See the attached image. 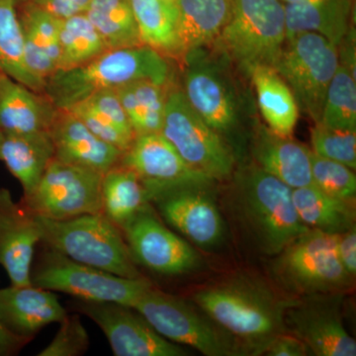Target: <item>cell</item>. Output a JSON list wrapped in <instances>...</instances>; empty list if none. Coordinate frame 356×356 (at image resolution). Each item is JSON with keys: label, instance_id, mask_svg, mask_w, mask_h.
Returning <instances> with one entry per match:
<instances>
[{"label": "cell", "instance_id": "6da1fadb", "mask_svg": "<svg viewBox=\"0 0 356 356\" xmlns=\"http://www.w3.org/2000/svg\"><path fill=\"white\" fill-rule=\"evenodd\" d=\"M192 299L236 339L245 355H264L274 337L287 332L285 312L295 300L248 274L203 288Z\"/></svg>", "mask_w": 356, "mask_h": 356}, {"label": "cell", "instance_id": "7a4b0ae2", "mask_svg": "<svg viewBox=\"0 0 356 356\" xmlns=\"http://www.w3.org/2000/svg\"><path fill=\"white\" fill-rule=\"evenodd\" d=\"M232 208L252 245L270 257L310 229L295 209L292 188L254 163L236 172Z\"/></svg>", "mask_w": 356, "mask_h": 356}, {"label": "cell", "instance_id": "3957f363", "mask_svg": "<svg viewBox=\"0 0 356 356\" xmlns=\"http://www.w3.org/2000/svg\"><path fill=\"white\" fill-rule=\"evenodd\" d=\"M168 58L145 44L107 50L74 69L57 70L46 81L44 95L57 109H67L89 96L135 81L172 83Z\"/></svg>", "mask_w": 356, "mask_h": 356}, {"label": "cell", "instance_id": "277c9868", "mask_svg": "<svg viewBox=\"0 0 356 356\" xmlns=\"http://www.w3.org/2000/svg\"><path fill=\"white\" fill-rule=\"evenodd\" d=\"M182 63V91L189 104L227 143L233 140L250 111L231 62L214 49L201 48L187 54Z\"/></svg>", "mask_w": 356, "mask_h": 356}, {"label": "cell", "instance_id": "5b68a950", "mask_svg": "<svg viewBox=\"0 0 356 356\" xmlns=\"http://www.w3.org/2000/svg\"><path fill=\"white\" fill-rule=\"evenodd\" d=\"M41 242L72 261L126 278L144 276L134 261L123 233L103 213L55 221L36 216Z\"/></svg>", "mask_w": 356, "mask_h": 356}, {"label": "cell", "instance_id": "8992f818", "mask_svg": "<svg viewBox=\"0 0 356 356\" xmlns=\"http://www.w3.org/2000/svg\"><path fill=\"white\" fill-rule=\"evenodd\" d=\"M285 42L282 1L234 0L231 18L211 47L248 76L254 67H274Z\"/></svg>", "mask_w": 356, "mask_h": 356}, {"label": "cell", "instance_id": "52a82bcc", "mask_svg": "<svg viewBox=\"0 0 356 356\" xmlns=\"http://www.w3.org/2000/svg\"><path fill=\"white\" fill-rule=\"evenodd\" d=\"M274 257V280L294 297L346 293L353 286L337 257L336 235L310 229Z\"/></svg>", "mask_w": 356, "mask_h": 356}, {"label": "cell", "instance_id": "ba28073f", "mask_svg": "<svg viewBox=\"0 0 356 356\" xmlns=\"http://www.w3.org/2000/svg\"><path fill=\"white\" fill-rule=\"evenodd\" d=\"M161 336L207 356L245 355L235 339L200 308L154 286L133 307Z\"/></svg>", "mask_w": 356, "mask_h": 356}, {"label": "cell", "instance_id": "9c48e42d", "mask_svg": "<svg viewBox=\"0 0 356 356\" xmlns=\"http://www.w3.org/2000/svg\"><path fill=\"white\" fill-rule=\"evenodd\" d=\"M32 268L34 286L67 293L77 300L134 307L153 284L145 277L126 278L86 266L47 248Z\"/></svg>", "mask_w": 356, "mask_h": 356}, {"label": "cell", "instance_id": "30bf717a", "mask_svg": "<svg viewBox=\"0 0 356 356\" xmlns=\"http://www.w3.org/2000/svg\"><path fill=\"white\" fill-rule=\"evenodd\" d=\"M339 65L337 44L317 33L303 32L286 40L273 69L291 89L299 111L318 123Z\"/></svg>", "mask_w": 356, "mask_h": 356}, {"label": "cell", "instance_id": "8fae6325", "mask_svg": "<svg viewBox=\"0 0 356 356\" xmlns=\"http://www.w3.org/2000/svg\"><path fill=\"white\" fill-rule=\"evenodd\" d=\"M161 134L195 172L212 180L233 175V149L192 108L182 89L168 91Z\"/></svg>", "mask_w": 356, "mask_h": 356}, {"label": "cell", "instance_id": "7c38bea8", "mask_svg": "<svg viewBox=\"0 0 356 356\" xmlns=\"http://www.w3.org/2000/svg\"><path fill=\"white\" fill-rule=\"evenodd\" d=\"M103 175L54 158L21 202L36 216L63 221L102 213Z\"/></svg>", "mask_w": 356, "mask_h": 356}, {"label": "cell", "instance_id": "4fadbf2b", "mask_svg": "<svg viewBox=\"0 0 356 356\" xmlns=\"http://www.w3.org/2000/svg\"><path fill=\"white\" fill-rule=\"evenodd\" d=\"M343 292L297 297L285 312L287 332L317 356H355L356 341L343 321Z\"/></svg>", "mask_w": 356, "mask_h": 356}, {"label": "cell", "instance_id": "5bb4252c", "mask_svg": "<svg viewBox=\"0 0 356 356\" xmlns=\"http://www.w3.org/2000/svg\"><path fill=\"white\" fill-rule=\"evenodd\" d=\"M74 308L104 332L116 356H186L188 350L159 334L133 307L77 300Z\"/></svg>", "mask_w": 356, "mask_h": 356}, {"label": "cell", "instance_id": "9a60e30c", "mask_svg": "<svg viewBox=\"0 0 356 356\" xmlns=\"http://www.w3.org/2000/svg\"><path fill=\"white\" fill-rule=\"evenodd\" d=\"M136 264L161 275L191 273L201 266L200 255L154 216L151 205L121 229Z\"/></svg>", "mask_w": 356, "mask_h": 356}, {"label": "cell", "instance_id": "2e32d148", "mask_svg": "<svg viewBox=\"0 0 356 356\" xmlns=\"http://www.w3.org/2000/svg\"><path fill=\"white\" fill-rule=\"evenodd\" d=\"M208 184L177 185L152 198L161 217L199 248L217 247L225 236V222Z\"/></svg>", "mask_w": 356, "mask_h": 356}, {"label": "cell", "instance_id": "e0dca14e", "mask_svg": "<svg viewBox=\"0 0 356 356\" xmlns=\"http://www.w3.org/2000/svg\"><path fill=\"white\" fill-rule=\"evenodd\" d=\"M119 165L130 168L139 177L149 202L159 192L170 187L214 181L192 170L161 133L136 136L122 154Z\"/></svg>", "mask_w": 356, "mask_h": 356}, {"label": "cell", "instance_id": "ac0fdd59", "mask_svg": "<svg viewBox=\"0 0 356 356\" xmlns=\"http://www.w3.org/2000/svg\"><path fill=\"white\" fill-rule=\"evenodd\" d=\"M41 242L36 217L22 202H15L6 188H0V266L11 285L31 284L35 248Z\"/></svg>", "mask_w": 356, "mask_h": 356}, {"label": "cell", "instance_id": "d6986e66", "mask_svg": "<svg viewBox=\"0 0 356 356\" xmlns=\"http://www.w3.org/2000/svg\"><path fill=\"white\" fill-rule=\"evenodd\" d=\"M55 159L93 172H108L123 152L95 136L69 110L58 109L50 128Z\"/></svg>", "mask_w": 356, "mask_h": 356}, {"label": "cell", "instance_id": "ffe728a7", "mask_svg": "<svg viewBox=\"0 0 356 356\" xmlns=\"http://www.w3.org/2000/svg\"><path fill=\"white\" fill-rule=\"evenodd\" d=\"M67 315L50 290L32 284L0 289V324L20 339L31 341L40 330L62 322Z\"/></svg>", "mask_w": 356, "mask_h": 356}, {"label": "cell", "instance_id": "44dd1931", "mask_svg": "<svg viewBox=\"0 0 356 356\" xmlns=\"http://www.w3.org/2000/svg\"><path fill=\"white\" fill-rule=\"evenodd\" d=\"M252 154L254 165L290 188L312 184V151L291 137L257 126L252 131Z\"/></svg>", "mask_w": 356, "mask_h": 356}, {"label": "cell", "instance_id": "7402d4cb", "mask_svg": "<svg viewBox=\"0 0 356 356\" xmlns=\"http://www.w3.org/2000/svg\"><path fill=\"white\" fill-rule=\"evenodd\" d=\"M41 95L0 72V132L25 135L50 131L58 109Z\"/></svg>", "mask_w": 356, "mask_h": 356}, {"label": "cell", "instance_id": "603a6c76", "mask_svg": "<svg viewBox=\"0 0 356 356\" xmlns=\"http://www.w3.org/2000/svg\"><path fill=\"white\" fill-rule=\"evenodd\" d=\"M18 13L26 67L44 83L57 72L60 60V19L29 1Z\"/></svg>", "mask_w": 356, "mask_h": 356}, {"label": "cell", "instance_id": "cb8c5ba5", "mask_svg": "<svg viewBox=\"0 0 356 356\" xmlns=\"http://www.w3.org/2000/svg\"><path fill=\"white\" fill-rule=\"evenodd\" d=\"M180 57L209 48L229 22L234 0H175Z\"/></svg>", "mask_w": 356, "mask_h": 356}, {"label": "cell", "instance_id": "d4e9b609", "mask_svg": "<svg viewBox=\"0 0 356 356\" xmlns=\"http://www.w3.org/2000/svg\"><path fill=\"white\" fill-rule=\"evenodd\" d=\"M54 158L50 131L25 135L0 132V161L20 182L23 197L32 193Z\"/></svg>", "mask_w": 356, "mask_h": 356}, {"label": "cell", "instance_id": "484cf974", "mask_svg": "<svg viewBox=\"0 0 356 356\" xmlns=\"http://www.w3.org/2000/svg\"><path fill=\"white\" fill-rule=\"evenodd\" d=\"M284 8L286 40L313 32L339 46L350 27V0H300Z\"/></svg>", "mask_w": 356, "mask_h": 356}, {"label": "cell", "instance_id": "4316f807", "mask_svg": "<svg viewBox=\"0 0 356 356\" xmlns=\"http://www.w3.org/2000/svg\"><path fill=\"white\" fill-rule=\"evenodd\" d=\"M248 76L269 130L281 137H291L299 117L298 105L291 89L271 67H254Z\"/></svg>", "mask_w": 356, "mask_h": 356}, {"label": "cell", "instance_id": "83f0119b", "mask_svg": "<svg viewBox=\"0 0 356 356\" xmlns=\"http://www.w3.org/2000/svg\"><path fill=\"white\" fill-rule=\"evenodd\" d=\"M140 41L165 58L180 57L175 0H130Z\"/></svg>", "mask_w": 356, "mask_h": 356}, {"label": "cell", "instance_id": "f1b7e54d", "mask_svg": "<svg viewBox=\"0 0 356 356\" xmlns=\"http://www.w3.org/2000/svg\"><path fill=\"white\" fill-rule=\"evenodd\" d=\"M295 209L311 229L337 235L355 226V202L332 197L313 184L292 189Z\"/></svg>", "mask_w": 356, "mask_h": 356}, {"label": "cell", "instance_id": "f546056e", "mask_svg": "<svg viewBox=\"0 0 356 356\" xmlns=\"http://www.w3.org/2000/svg\"><path fill=\"white\" fill-rule=\"evenodd\" d=\"M102 202L103 214L120 229L151 203L139 177L119 163L103 175Z\"/></svg>", "mask_w": 356, "mask_h": 356}, {"label": "cell", "instance_id": "4dcf8cb0", "mask_svg": "<svg viewBox=\"0 0 356 356\" xmlns=\"http://www.w3.org/2000/svg\"><path fill=\"white\" fill-rule=\"evenodd\" d=\"M170 84L135 81L115 89L135 136L161 133Z\"/></svg>", "mask_w": 356, "mask_h": 356}, {"label": "cell", "instance_id": "1f68e13d", "mask_svg": "<svg viewBox=\"0 0 356 356\" xmlns=\"http://www.w3.org/2000/svg\"><path fill=\"white\" fill-rule=\"evenodd\" d=\"M84 14L108 50L142 44L130 0H91Z\"/></svg>", "mask_w": 356, "mask_h": 356}, {"label": "cell", "instance_id": "d6a6232c", "mask_svg": "<svg viewBox=\"0 0 356 356\" xmlns=\"http://www.w3.org/2000/svg\"><path fill=\"white\" fill-rule=\"evenodd\" d=\"M0 72L37 92H44V83L25 65L18 6L14 0H0Z\"/></svg>", "mask_w": 356, "mask_h": 356}, {"label": "cell", "instance_id": "836d02e7", "mask_svg": "<svg viewBox=\"0 0 356 356\" xmlns=\"http://www.w3.org/2000/svg\"><path fill=\"white\" fill-rule=\"evenodd\" d=\"M108 50L86 14L60 19L58 70L74 69Z\"/></svg>", "mask_w": 356, "mask_h": 356}, {"label": "cell", "instance_id": "e575fe53", "mask_svg": "<svg viewBox=\"0 0 356 356\" xmlns=\"http://www.w3.org/2000/svg\"><path fill=\"white\" fill-rule=\"evenodd\" d=\"M318 123L327 127L356 130L355 76L343 65H339L327 88Z\"/></svg>", "mask_w": 356, "mask_h": 356}, {"label": "cell", "instance_id": "d590c367", "mask_svg": "<svg viewBox=\"0 0 356 356\" xmlns=\"http://www.w3.org/2000/svg\"><path fill=\"white\" fill-rule=\"evenodd\" d=\"M312 184L325 194L355 202L356 177L353 168L312 152Z\"/></svg>", "mask_w": 356, "mask_h": 356}, {"label": "cell", "instance_id": "8d00e7d4", "mask_svg": "<svg viewBox=\"0 0 356 356\" xmlns=\"http://www.w3.org/2000/svg\"><path fill=\"white\" fill-rule=\"evenodd\" d=\"M313 154L356 168V130L327 127L315 123L311 131Z\"/></svg>", "mask_w": 356, "mask_h": 356}, {"label": "cell", "instance_id": "74e56055", "mask_svg": "<svg viewBox=\"0 0 356 356\" xmlns=\"http://www.w3.org/2000/svg\"><path fill=\"white\" fill-rule=\"evenodd\" d=\"M55 339L39 356H77L83 355L89 348V336L77 315L65 316Z\"/></svg>", "mask_w": 356, "mask_h": 356}, {"label": "cell", "instance_id": "f35d334b", "mask_svg": "<svg viewBox=\"0 0 356 356\" xmlns=\"http://www.w3.org/2000/svg\"><path fill=\"white\" fill-rule=\"evenodd\" d=\"M65 110H69L72 114L76 115L77 118L99 139L117 147L123 153L127 151L135 139L124 133L106 116L99 113L97 110L93 109L86 103H76L74 106Z\"/></svg>", "mask_w": 356, "mask_h": 356}, {"label": "cell", "instance_id": "ab89813d", "mask_svg": "<svg viewBox=\"0 0 356 356\" xmlns=\"http://www.w3.org/2000/svg\"><path fill=\"white\" fill-rule=\"evenodd\" d=\"M81 102L86 103L93 109L97 110L99 113L106 116L124 133L127 134L131 137H136L132 126L129 122L127 115L124 111L120 99H119L115 89L95 93V95L89 96L88 98Z\"/></svg>", "mask_w": 356, "mask_h": 356}, {"label": "cell", "instance_id": "60d3db41", "mask_svg": "<svg viewBox=\"0 0 356 356\" xmlns=\"http://www.w3.org/2000/svg\"><path fill=\"white\" fill-rule=\"evenodd\" d=\"M31 2L58 19L86 13L91 0H25Z\"/></svg>", "mask_w": 356, "mask_h": 356}, {"label": "cell", "instance_id": "b9f144b4", "mask_svg": "<svg viewBox=\"0 0 356 356\" xmlns=\"http://www.w3.org/2000/svg\"><path fill=\"white\" fill-rule=\"evenodd\" d=\"M264 355L268 356H305L311 355L305 343L289 332L274 337Z\"/></svg>", "mask_w": 356, "mask_h": 356}, {"label": "cell", "instance_id": "7bdbcfd3", "mask_svg": "<svg viewBox=\"0 0 356 356\" xmlns=\"http://www.w3.org/2000/svg\"><path fill=\"white\" fill-rule=\"evenodd\" d=\"M337 257L343 268L350 275L356 274V227H351L343 233L336 235Z\"/></svg>", "mask_w": 356, "mask_h": 356}, {"label": "cell", "instance_id": "ee69618b", "mask_svg": "<svg viewBox=\"0 0 356 356\" xmlns=\"http://www.w3.org/2000/svg\"><path fill=\"white\" fill-rule=\"evenodd\" d=\"M339 51V65L348 67L355 76V27H350L348 31L344 35L341 43L337 46Z\"/></svg>", "mask_w": 356, "mask_h": 356}, {"label": "cell", "instance_id": "f6af8a7d", "mask_svg": "<svg viewBox=\"0 0 356 356\" xmlns=\"http://www.w3.org/2000/svg\"><path fill=\"white\" fill-rule=\"evenodd\" d=\"M27 339H20L10 334L0 324V356H7L17 353L22 346L27 344Z\"/></svg>", "mask_w": 356, "mask_h": 356}, {"label": "cell", "instance_id": "bcb514c9", "mask_svg": "<svg viewBox=\"0 0 356 356\" xmlns=\"http://www.w3.org/2000/svg\"><path fill=\"white\" fill-rule=\"evenodd\" d=\"M280 1H282L284 4H292L296 3V2L300 1V0H280Z\"/></svg>", "mask_w": 356, "mask_h": 356}, {"label": "cell", "instance_id": "7dc6e473", "mask_svg": "<svg viewBox=\"0 0 356 356\" xmlns=\"http://www.w3.org/2000/svg\"><path fill=\"white\" fill-rule=\"evenodd\" d=\"M14 1L16 2V4H17V6H19V4L22 3V2H24L25 0H14Z\"/></svg>", "mask_w": 356, "mask_h": 356}]
</instances>
